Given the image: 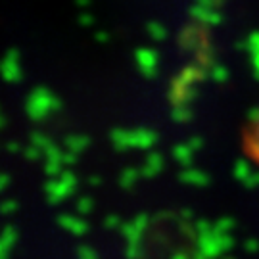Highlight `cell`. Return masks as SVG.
I'll use <instances>...</instances> for the list:
<instances>
[{"label":"cell","instance_id":"1","mask_svg":"<svg viewBox=\"0 0 259 259\" xmlns=\"http://www.w3.org/2000/svg\"><path fill=\"white\" fill-rule=\"evenodd\" d=\"M242 148H244V154L248 156V159L259 165V108L253 111V115L250 117L246 129H244Z\"/></svg>","mask_w":259,"mask_h":259}]
</instances>
